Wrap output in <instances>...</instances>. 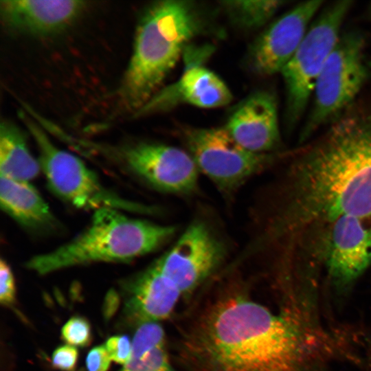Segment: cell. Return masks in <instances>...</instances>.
<instances>
[{"label":"cell","mask_w":371,"mask_h":371,"mask_svg":"<svg viewBox=\"0 0 371 371\" xmlns=\"http://www.w3.org/2000/svg\"><path fill=\"white\" fill-rule=\"evenodd\" d=\"M308 283L287 286L276 308L242 291L206 302L183 330L179 359L188 371H314L336 352Z\"/></svg>","instance_id":"6da1fadb"},{"label":"cell","mask_w":371,"mask_h":371,"mask_svg":"<svg viewBox=\"0 0 371 371\" xmlns=\"http://www.w3.org/2000/svg\"><path fill=\"white\" fill-rule=\"evenodd\" d=\"M344 216H371V102L291 154L261 243L289 254Z\"/></svg>","instance_id":"7a4b0ae2"},{"label":"cell","mask_w":371,"mask_h":371,"mask_svg":"<svg viewBox=\"0 0 371 371\" xmlns=\"http://www.w3.org/2000/svg\"><path fill=\"white\" fill-rule=\"evenodd\" d=\"M207 16L196 2L157 1L142 14L118 95L133 113L159 89L190 41L205 32Z\"/></svg>","instance_id":"3957f363"},{"label":"cell","mask_w":371,"mask_h":371,"mask_svg":"<svg viewBox=\"0 0 371 371\" xmlns=\"http://www.w3.org/2000/svg\"><path fill=\"white\" fill-rule=\"evenodd\" d=\"M175 227L131 218L115 209L93 212L89 225L60 247L30 258L39 275L95 262H126L153 252L172 238Z\"/></svg>","instance_id":"277c9868"},{"label":"cell","mask_w":371,"mask_h":371,"mask_svg":"<svg viewBox=\"0 0 371 371\" xmlns=\"http://www.w3.org/2000/svg\"><path fill=\"white\" fill-rule=\"evenodd\" d=\"M38 150V161L50 190L60 199L84 210L115 209L155 214L157 208L122 197L105 187L77 156L57 147L34 121L23 116Z\"/></svg>","instance_id":"5b68a950"},{"label":"cell","mask_w":371,"mask_h":371,"mask_svg":"<svg viewBox=\"0 0 371 371\" xmlns=\"http://www.w3.org/2000/svg\"><path fill=\"white\" fill-rule=\"evenodd\" d=\"M363 34L357 30L341 34L317 80L300 143L304 144L322 126L335 122L351 106L370 76Z\"/></svg>","instance_id":"8992f818"},{"label":"cell","mask_w":371,"mask_h":371,"mask_svg":"<svg viewBox=\"0 0 371 371\" xmlns=\"http://www.w3.org/2000/svg\"><path fill=\"white\" fill-rule=\"evenodd\" d=\"M352 3L341 0L325 6L280 73L286 90L284 120L290 131L306 111L317 80L341 34V26Z\"/></svg>","instance_id":"52a82bcc"},{"label":"cell","mask_w":371,"mask_h":371,"mask_svg":"<svg viewBox=\"0 0 371 371\" xmlns=\"http://www.w3.org/2000/svg\"><path fill=\"white\" fill-rule=\"evenodd\" d=\"M183 142L199 171L225 195H231L283 155L257 153L240 145L224 127L187 128Z\"/></svg>","instance_id":"ba28073f"},{"label":"cell","mask_w":371,"mask_h":371,"mask_svg":"<svg viewBox=\"0 0 371 371\" xmlns=\"http://www.w3.org/2000/svg\"><path fill=\"white\" fill-rule=\"evenodd\" d=\"M88 143L158 191L188 195L198 188L199 171L188 151L146 142L114 147Z\"/></svg>","instance_id":"9c48e42d"},{"label":"cell","mask_w":371,"mask_h":371,"mask_svg":"<svg viewBox=\"0 0 371 371\" xmlns=\"http://www.w3.org/2000/svg\"><path fill=\"white\" fill-rule=\"evenodd\" d=\"M319 248L330 286L347 291L371 266V216L339 218L322 234Z\"/></svg>","instance_id":"30bf717a"},{"label":"cell","mask_w":371,"mask_h":371,"mask_svg":"<svg viewBox=\"0 0 371 371\" xmlns=\"http://www.w3.org/2000/svg\"><path fill=\"white\" fill-rule=\"evenodd\" d=\"M225 256L223 243L205 223L192 222L172 247L155 261L179 290L191 295L218 269Z\"/></svg>","instance_id":"8fae6325"},{"label":"cell","mask_w":371,"mask_h":371,"mask_svg":"<svg viewBox=\"0 0 371 371\" xmlns=\"http://www.w3.org/2000/svg\"><path fill=\"white\" fill-rule=\"evenodd\" d=\"M186 68L174 83L158 90L148 101L133 114L135 117L165 111L179 104H186L211 109L225 106L232 99L226 84L213 71L202 65L210 54V47L199 50L196 57L188 47Z\"/></svg>","instance_id":"7c38bea8"},{"label":"cell","mask_w":371,"mask_h":371,"mask_svg":"<svg viewBox=\"0 0 371 371\" xmlns=\"http://www.w3.org/2000/svg\"><path fill=\"white\" fill-rule=\"evenodd\" d=\"M321 0L300 3L272 23L251 44L248 52L250 69L260 76L281 73L306 35Z\"/></svg>","instance_id":"4fadbf2b"},{"label":"cell","mask_w":371,"mask_h":371,"mask_svg":"<svg viewBox=\"0 0 371 371\" xmlns=\"http://www.w3.org/2000/svg\"><path fill=\"white\" fill-rule=\"evenodd\" d=\"M121 287L124 296L122 319L136 328L168 318L182 296L155 262L123 281Z\"/></svg>","instance_id":"5bb4252c"},{"label":"cell","mask_w":371,"mask_h":371,"mask_svg":"<svg viewBox=\"0 0 371 371\" xmlns=\"http://www.w3.org/2000/svg\"><path fill=\"white\" fill-rule=\"evenodd\" d=\"M225 128L243 147L271 153L280 143L277 101L265 90L253 93L232 112Z\"/></svg>","instance_id":"9a60e30c"},{"label":"cell","mask_w":371,"mask_h":371,"mask_svg":"<svg viewBox=\"0 0 371 371\" xmlns=\"http://www.w3.org/2000/svg\"><path fill=\"white\" fill-rule=\"evenodd\" d=\"M87 7L78 0H3L2 21L10 29L38 36L60 33L70 27Z\"/></svg>","instance_id":"2e32d148"},{"label":"cell","mask_w":371,"mask_h":371,"mask_svg":"<svg viewBox=\"0 0 371 371\" xmlns=\"http://www.w3.org/2000/svg\"><path fill=\"white\" fill-rule=\"evenodd\" d=\"M0 205L5 213L29 231L50 232L59 227L48 204L28 181L1 176Z\"/></svg>","instance_id":"e0dca14e"},{"label":"cell","mask_w":371,"mask_h":371,"mask_svg":"<svg viewBox=\"0 0 371 371\" xmlns=\"http://www.w3.org/2000/svg\"><path fill=\"white\" fill-rule=\"evenodd\" d=\"M23 133L13 123L2 121L0 126V176L30 181L41 170L32 155Z\"/></svg>","instance_id":"ac0fdd59"},{"label":"cell","mask_w":371,"mask_h":371,"mask_svg":"<svg viewBox=\"0 0 371 371\" xmlns=\"http://www.w3.org/2000/svg\"><path fill=\"white\" fill-rule=\"evenodd\" d=\"M119 371H175L164 328L147 326L137 330L132 340L131 358Z\"/></svg>","instance_id":"d6986e66"},{"label":"cell","mask_w":371,"mask_h":371,"mask_svg":"<svg viewBox=\"0 0 371 371\" xmlns=\"http://www.w3.org/2000/svg\"><path fill=\"white\" fill-rule=\"evenodd\" d=\"M286 2L282 0L223 1L221 6L236 26L252 30L264 25Z\"/></svg>","instance_id":"ffe728a7"},{"label":"cell","mask_w":371,"mask_h":371,"mask_svg":"<svg viewBox=\"0 0 371 371\" xmlns=\"http://www.w3.org/2000/svg\"><path fill=\"white\" fill-rule=\"evenodd\" d=\"M61 337L68 344L85 347L91 340V326L88 320L82 317L70 318L61 328Z\"/></svg>","instance_id":"44dd1931"},{"label":"cell","mask_w":371,"mask_h":371,"mask_svg":"<svg viewBox=\"0 0 371 371\" xmlns=\"http://www.w3.org/2000/svg\"><path fill=\"white\" fill-rule=\"evenodd\" d=\"M111 360L117 363L126 364L131 358L132 341L126 335L109 337L104 345Z\"/></svg>","instance_id":"7402d4cb"},{"label":"cell","mask_w":371,"mask_h":371,"mask_svg":"<svg viewBox=\"0 0 371 371\" xmlns=\"http://www.w3.org/2000/svg\"><path fill=\"white\" fill-rule=\"evenodd\" d=\"M16 300V286L12 271L8 263L0 261V302L4 306L12 305Z\"/></svg>","instance_id":"603a6c76"},{"label":"cell","mask_w":371,"mask_h":371,"mask_svg":"<svg viewBox=\"0 0 371 371\" xmlns=\"http://www.w3.org/2000/svg\"><path fill=\"white\" fill-rule=\"evenodd\" d=\"M78 355V350L75 346L69 344L60 346L52 353V365L63 371H71L76 367Z\"/></svg>","instance_id":"cb8c5ba5"},{"label":"cell","mask_w":371,"mask_h":371,"mask_svg":"<svg viewBox=\"0 0 371 371\" xmlns=\"http://www.w3.org/2000/svg\"><path fill=\"white\" fill-rule=\"evenodd\" d=\"M111 358L104 346L93 348L86 358L88 371H107L111 364Z\"/></svg>","instance_id":"d4e9b609"},{"label":"cell","mask_w":371,"mask_h":371,"mask_svg":"<svg viewBox=\"0 0 371 371\" xmlns=\"http://www.w3.org/2000/svg\"><path fill=\"white\" fill-rule=\"evenodd\" d=\"M368 12H369L370 16H371V3H370V4L369 5V7H368Z\"/></svg>","instance_id":"484cf974"}]
</instances>
